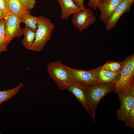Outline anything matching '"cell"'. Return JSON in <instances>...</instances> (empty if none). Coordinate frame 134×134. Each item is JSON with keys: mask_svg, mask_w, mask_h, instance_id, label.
Segmentation results:
<instances>
[{"mask_svg": "<svg viewBox=\"0 0 134 134\" xmlns=\"http://www.w3.org/2000/svg\"><path fill=\"white\" fill-rule=\"evenodd\" d=\"M37 18L36 37L30 50L39 52L42 50L46 43L51 39L55 26L49 19L43 16Z\"/></svg>", "mask_w": 134, "mask_h": 134, "instance_id": "obj_1", "label": "cell"}, {"mask_svg": "<svg viewBox=\"0 0 134 134\" xmlns=\"http://www.w3.org/2000/svg\"><path fill=\"white\" fill-rule=\"evenodd\" d=\"M123 61L120 78L114 90L116 94L128 92L134 86V54L128 56Z\"/></svg>", "mask_w": 134, "mask_h": 134, "instance_id": "obj_2", "label": "cell"}, {"mask_svg": "<svg viewBox=\"0 0 134 134\" xmlns=\"http://www.w3.org/2000/svg\"><path fill=\"white\" fill-rule=\"evenodd\" d=\"M115 84L109 83H101L86 87L91 112L92 121L95 120L96 111L100 101L107 94L114 90Z\"/></svg>", "mask_w": 134, "mask_h": 134, "instance_id": "obj_3", "label": "cell"}, {"mask_svg": "<svg viewBox=\"0 0 134 134\" xmlns=\"http://www.w3.org/2000/svg\"><path fill=\"white\" fill-rule=\"evenodd\" d=\"M65 66L58 60L50 63L47 67L49 75L60 90H66L67 85L73 81Z\"/></svg>", "mask_w": 134, "mask_h": 134, "instance_id": "obj_4", "label": "cell"}, {"mask_svg": "<svg viewBox=\"0 0 134 134\" xmlns=\"http://www.w3.org/2000/svg\"><path fill=\"white\" fill-rule=\"evenodd\" d=\"M66 67L73 81L85 87L95 85L101 83L93 69L86 70L76 69L66 65Z\"/></svg>", "mask_w": 134, "mask_h": 134, "instance_id": "obj_5", "label": "cell"}, {"mask_svg": "<svg viewBox=\"0 0 134 134\" xmlns=\"http://www.w3.org/2000/svg\"><path fill=\"white\" fill-rule=\"evenodd\" d=\"M117 94L120 103L119 108L116 112L117 120L125 122L134 106V86L128 92H120Z\"/></svg>", "mask_w": 134, "mask_h": 134, "instance_id": "obj_6", "label": "cell"}, {"mask_svg": "<svg viewBox=\"0 0 134 134\" xmlns=\"http://www.w3.org/2000/svg\"><path fill=\"white\" fill-rule=\"evenodd\" d=\"M72 22L79 31H82L94 24L97 19L92 10L85 8L73 15Z\"/></svg>", "mask_w": 134, "mask_h": 134, "instance_id": "obj_7", "label": "cell"}, {"mask_svg": "<svg viewBox=\"0 0 134 134\" xmlns=\"http://www.w3.org/2000/svg\"><path fill=\"white\" fill-rule=\"evenodd\" d=\"M5 30L8 45L16 37H20L23 34V29L21 28V17L11 12L5 18Z\"/></svg>", "mask_w": 134, "mask_h": 134, "instance_id": "obj_8", "label": "cell"}, {"mask_svg": "<svg viewBox=\"0 0 134 134\" xmlns=\"http://www.w3.org/2000/svg\"><path fill=\"white\" fill-rule=\"evenodd\" d=\"M66 89L72 94L90 116L91 112L86 87L74 81L68 84Z\"/></svg>", "mask_w": 134, "mask_h": 134, "instance_id": "obj_9", "label": "cell"}, {"mask_svg": "<svg viewBox=\"0 0 134 134\" xmlns=\"http://www.w3.org/2000/svg\"><path fill=\"white\" fill-rule=\"evenodd\" d=\"M132 4L129 0H124L119 5L107 20L105 25L107 31L114 27L123 14L130 11Z\"/></svg>", "mask_w": 134, "mask_h": 134, "instance_id": "obj_10", "label": "cell"}, {"mask_svg": "<svg viewBox=\"0 0 134 134\" xmlns=\"http://www.w3.org/2000/svg\"><path fill=\"white\" fill-rule=\"evenodd\" d=\"M124 0H106L100 2L97 8L100 11V20L105 24L119 5Z\"/></svg>", "mask_w": 134, "mask_h": 134, "instance_id": "obj_11", "label": "cell"}, {"mask_svg": "<svg viewBox=\"0 0 134 134\" xmlns=\"http://www.w3.org/2000/svg\"><path fill=\"white\" fill-rule=\"evenodd\" d=\"M94 70L101 83H109L115 85L120 78V73H114L104 70L102 66Z\"/></svg>", "mask_w": 134, "mask_h": 134, "instance_id": "obj_12", "label": "cell"}, {"mask_svg": "<svg viewBox=\"0 0 134 134\" xmlns=\"http://www.w3.org/2000/svg\"><path fill=\"white\" fill-rule=\"evenodd\" d=\"M60 6L61 14V19H67L72 15L81 10L73 2L72 0H57Z\"/></svg>", "mask_w": 134, "mask_h": 134, "instance_id": "obj_13", "label": "cell"}, {"mask_svg": "<svg viewBox=\"0 0 134 134\" xmlns=\"http://www.w3.org/2000/svg\"><path fill=\"white\" fill-rule=\"evenodd\" d=\"M7 2L10 12L20 17L25 14L30 13V11L23 6L20 0H8Z\"/></svg>", "mask_w": 134, "mask_h": 134, "instance_id": "obj_14", "label": "cell"}, {"mask_svg": "<svg viewBox=\"0 0 134 134\" xmlns=\"http://www.w3.org/2000/svg\"><path fill=\"white\" fill-rule=\"evenodd\" d=\"M23 31L24 37L22 41V44L26 49L30 50L35 39V33L26 25L23 29Z\"/></svg>", "mask_w": 134, "mask_h": 134, "instance_id": "obj_15", "label": "cell"}, {"mask_svg": "<svg viewBox=\"0 0 134 134\" xmlns=\"http://www.w3.org/2000/svg\"><path fill=\"white\" fill-rule=\"evenodd\" d=\"M23 86V84L21 82L17 86L9 90L0 91V105L17 94Z\"/></svg>", "mask_w": 134, "mask_h": 134, "instance_id": "obj_16", "label": "cell"}, {"mask_svg": "<svg viewBox=\"0 0 134 134\" xmlns=\"http://www.w3.org/2000/svg\"><path fill=\"white\" fill-rule=\"evenodd\" d=\"M22 22L30 28L33 31L36 33L37 29L38 22L37 17H34L28 13L22 15L21 17Z\"/></svg>", "mask_w": 134, "mask_h": 134, "instance_id": "obj_17", "label": "cell"}, {"mask_svg": "<svg viewBox=\"0 0 134 134\" xmlns=\"http://www.w3.org/2000/svg\"><path fill=\"white\" fill-rule=\"evenodd\" d=\"M123 61H108L102 67L104 70L113 72L119 73L123 68Z\"/></svg>", "mask_w": 134, "mask_h": 134, "instance_id": "obj_18", "label": "cell"}, {"mask_svg": "<svg viewBox=\"0 0 134 134\" xmlns=\"http://www.w3.org/2000/svg\"><path fill=\"white\" fill-rule=\"evenodd\" d=\"M5 18L0 21V56L2 52L7 51V43L5 30Z\"/></svg>", "mask_w": 134, "mask_h": 134, "instance_id": "obj_19", "label": "cell"}, {"mask_svg": "<svg viewBox=\"0 0 134 134\" xmlns=\"http://www.w3.org/2000/svg\"><path fill=\"white\" fill-rule=\"evenodd\" d=\"M124 122L126 127L134 129V106L131 109Z\"/></svg>", "mask_w": 134, "mask_h": 134, "instance_id": "obj_20", "label": "cell"}, {"mask_svg": "<svg viewBox=\"0 0 134 134\" xmlns=\"http://www.w3.org/2000/svg\"><path fill=\"white\" fill-rule=\"evenodd\" d=\"M0 11L4 13L6 17L10 13L7 0H0Z\"/></svg>", "mask_w": 134, "mask_h": 134, "instance_id": "obj_21", "label": "cell"}, {"mask_svg": "<svg viewBox=\"0 0 134 134\" xmlns=\"http://www.w3.org/2000/svg\"><path fill=\"white\" fill-rule=\"evenodd\" d=\"M23 6L30 11L34 6L36 0H20Z\"/></svg>", "mask_w": 134, "mask_h": 134, "instance_id": "obj_22", "label": "cell"}, {"mask_svg": "<svg viewBox=\"0 0 134 134\" xmlns=\"http://www.w3.org/2000/svg\"><path fill=\"white\" fill-rule=\"evenodd\" d=\"M102 2H103V0H89L88 5L89 7L96 10L98 5Z\"/></svg>", "mask_w": 134, "mask_h": 134, "instance_id": "obj_23", "label": "cell"}, {"mask_svg": "<svg viewBox=\"0 0 134 134\" xmlns=\"http://www.w3.org/2000/svg\"><path fill=\"white\" fill-rule=\"evenodd\" d=\"M72 0L75 4L81 10H83L85 8L84 5V0Z\"/></svg>", "mask_w": 134, "mask_h": 134, "instance_id": "obj_24", "label": "cell"}, {"mask_svg": "<svg viewBox=\"0 0 134 134\" xmlns=\"http://www.w3.org/2000/svg\"><path fill=\"white\" fill-rule=\"evenodd\" d=\"M6 16L4 13L0 11V21L4 18Z\"/></svg>", "mask_w": 134, "mask_h": 134, "instance_id": "obj_25", "label": "cell"}, {"mask_svg": "<svg viewBox=\"0 0 134 134\" xmlns=\"http://www.w3.org/2000/svg\"><path fill=\"white\" fill-rule=\"evenodd\" d=\"M132 4L134 2V0H129Z\"/></svg>", "mask_w": 134, "mask_h": 134, "instance_id": "obj_26", "label": "cell"}, {"mask_svg": "<svg viewBox=\"0 0 134 134\" xmlns=\"http://www.w3.org/2000/svg\"><path fill=\"white\" fill-rule=\"evenodd\" d=\"M106 0H103V2H104L105 1H106Z\"/></svg>", "mask_w": 134, "mask_h": 134, "instance_id": "obj_27", "label": "cell"}, {"mask_svg": "<svg viewBox=\"0 0 134 134\" xmlns=\"http://www.w3.org/2000/svg\"><path fill=\"white\" fill-rule=\"evenodd\" d=\"M0 134H1V132H0Z\"/></svg>", "mask_w": 134, "mask_h": 134, "instance_id": "obj_28", "label": "cell"}, {"mask_svg": "<svg viewBox=\"0 0 134 134\" xmlns=\"http://www.w3.org/2000/svg\"></svg>", "mask_w": 134, "mask_h": 134, "instance_id": "obj_29", "label": "cell"}]
</instances>
